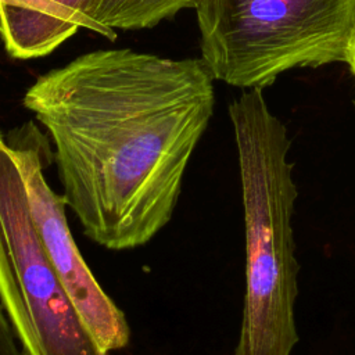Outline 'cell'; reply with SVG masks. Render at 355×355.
Here are the masks:
<instances>
[{"mask_svg": "<svg viewBox=\"0 0 355 355\" xmlns=\"http://www.w3.org/2000/svg\"><path fill=\"white\" fill-rule=\"evenodd\" d=\"M214 104L202 58L130 49L82 54L24 96L54 144L67 205L92 241L116 251L171 220Z\"/></svg>", "mask_w": 355, "mask_h": 355, "instance_id": "obj_1", "label": "cell"}, {"mask_svg": "<svg viewBox=\"0 0 355 355\" xmlns=\"http://www.w3.org/2000/svg\"><path fill=\"white\" fill-rule=\"evenodd\" d=\"M241 179L245 229V293L233 355H291L300 263L291 216L298 196L287 161L290 139L270 112L262 89L243 92L229 105Z\"/></svg>", "mask_w": 355, "mask_h": 355, "instance_id": "obj_2", "label": "cell"}, {"mask_svg": "<svg viewBox=\"0 0 355 355\" xmlns=\"http://www.w3.org/2000/svg\"><path fill=\"white\" fill-rule=\"evenodd\" d=\"M201 58L214 79L252 89L284 71L345 62L355 0H200Z\"/></svg>", "mask_w": 355, "mask_h": 355, "instance_id": "obj_3", "label": "cell"}, {"mask_svg": "<svg viewBox=\"0 0 355 355\" xmlns=\"http://www.w3.org/2000/svg\"><path fill=\"white\" fill-rule=\"evenodd\" d=\"M0 304L24 355H110L82 320L43 248L17 157L1 132Z\"/></svg>", "mask_w": 355, "mask_h": 355, "instance_id": "obj_4", "label": "cell"}, {"mask_svg": "<svg viewBox=\"0 0 355 355\" xmlns=\"http://www.w3.org/2000/svg\"><path fill=\"white\" fill-rule=\"evenodd\" d=\"M8 141L22 173L35 227L68 297L103 349L125 348L130 340L126 316L86 265L68 227L67 202L44 176L50 159L46 137L28 123Z\"/></svg>", "mask_w": 355, "mask_h": 355, "instance_id": "obj_5", "label": "cell"}, {"mask_svg": "<svg viewBox=\"0 0 355 355\" xmlns=\"http://www.w3.org/2000/svg\"><path fill=\"white\" fill-rule=\"evenodd\" d=\"M101 0H0V37L7 53L31 60L51 53L79 28L94 31Z\"/></svg>", "mask_w": 355, "mask_h": 355, "instance_id": "obj_6", "label": "cell"}, {"mask_svg": "<svg viewBox=\"0 0 355 355\" xmlns=\"http://www.w3.org/2000/svg\"><path fill=\"white\" fill-rule=\"evenodd\" d=\"M200 0H101L93 14L94 32L114 40L115 29H144L171 18Z\"/></svg>", "mask_w": 355, "mask_h": 355, "instance_id": "obj_7", "label": "cell"}, {"mask_svg": "<svg viewBox=\"0 0 355 355\" xmlns=\"http://www.w3.org/2000/svg\"><path fill=\"white\" fill-rule=\"evenodd\" d=\"M0 355H24L1 304H0Z\"/></svg>", "mask_w": 355, "mask_h": 355, "instance_id": "obj_8", "label": "cell"}, {"mask_svg": "<svg viewBox=\"0 0 355 355\" xmlns=\"http://www.w3.org/2000/svg\"><path fill=\"white\" fill-rule=\"evenodd\" d=\"M345 64H348L354 78H355V28L352 31L351 39H349V44H348V50H347V60Z\"/></svg>", "mask_w": 355, "mask_h": 355, "instance_id": "obj_9", "label": "cell"}]
</instances>
